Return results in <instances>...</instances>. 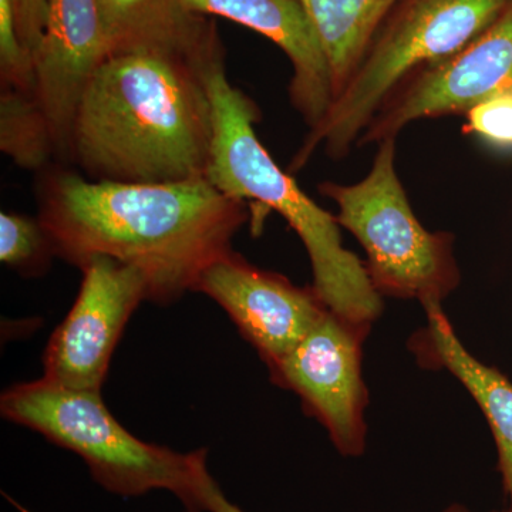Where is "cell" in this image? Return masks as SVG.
I'll list each match as a JSON object with an SVG mask.
<instances>
[{"label": "cell", "instance_id": "1", "mask_svg": "<svg viewBox=\"0 0 512 512\" xmlns=\"http://www.w3.org/2000/svg\"><path fill=\"white\" fill-rule=\"evenodd\" d=\"M245 201L207 178L167 184L94 181L47 168L37 220L55 254L82 268L96 256L146 276L148 301L167 305L194 291L201 275L232 254L248 220Z\"/></svg>", "mask_w": 512, "mask_h": 512}, {"label": "cell", "instance_id": "2", "mask_svg": "<svg viewBox=\"0 0 512 512\" xmlns=\"http://www.w3.org/2000/svg\"><path fill=\"white\" fill-rule=\"evenodd\" d=\"M204 70L170 57H107L80 101L67 160L94 181L204 178L214 137Z\"/></svg>", "mask_w": 512, "mask_h": 512}, {"label": "cell", "instance_id": "3", "mask_svg": "<svg viewBox=\"0 0 512 512\" xmlns=\"http://www.w3.org/2000/svg\"><path fill=\"white\" fill-rule=\"evenodd\" d=\"M204 79L214 126L205 178L229 197L255 201L284 217L308 251L313 291L340 318L372 325L382 313V296L365 264L343 247L336 218L311 200L262 146L255 131L261 113L228 79L224 56L205 67Z\"/></svg>", "mask_w": 512, "mask_h": 512}, {"label": "cell", "instance_id": "4", "mask_svg": "<svg viewBox=\"0 0 512 512\" xmlns=\"http://www.w3.org/2000/svg\"><path fill=\"white\" fill-rule=\"evenodd\" d=\"M0 413L82 457L110 493L133 497L167 490L188 510L201 511L202 495L214 480L207 450L181 454L138 440L114 419L96 390L69 389L42 377L5 390Z\"/></svg>", "mask_w": 512, "mask_h": 512}, {"label": "cell", "instance_id": "5", "mask_svg": "<svg viewBox=\"0 0 512 512\" xmlns=\"http://www.w3.org/2000/svg\"><path fill=\"white\" fill-rule=\"evenodd\" d=\"M507 5V0H407L375 37L322 121L309 130L292 170L308 163L319 147L329 157L346 156L397 90L474 42Z\"/></svg>", "mask_w": 512, "mask_h": 512}, {"label": "cell", "instance_id": "6", "mask_svg": "<svg viewBox=\"0 0 512 512\" xmlns=\"http://www.w3.org/2000/svg\"><path fill=\"white\" fill-rule=\"evenodd\" d=\"M336 221L360 242L366 271L380 296L443 301L460 284L454 239L427 231L412 210L396 171V138L380 141L369 174L359 183H323Z\"/></svg>", "mask_w": 512, "mask_h": 512}, {"label": "cell", "instance_id": "7", "mask_svg": "<svg viewBox=\"0 0 512 512\" xmlns=\"http://www.w3.org/2000/svg\"><path fill=\"white\" fill-rule=\"evenodd\" d=\"M369 329L328 309L288 355L268 367L278 386L301 397L306 412L325 426L343 456L357 457L365 450L362 345Z\"/></svg>", "mask_w": 512, "mask_h": 512}, {"label": "cell", "instance_id": "8", "mask_svg": "<svg viewBox=\"0 0 512 512\" xmlns=\"http://www.w3.org/2000/svg\"><path fill=\"white\" fill-rule=\"evenodd\" d=\"M76 302L43 355V379L57 386L100 392L128 319L148 301V282L134 266L96 256L82 266Z\"/></svg>", "mask_w": 512, "mask_h": 512}, {"label": "cell", "instance_id": "9", "mask_svg": "<svg viewBox=\"0 0 512 512\" xmlns=\"http://www.w3.org/2000/svg\"><path fill=\"white\" fill-rule=\"evenodd\" d=\"M512 94V5L457 55L417 74L384 103L357 144L396 138L413 121L468 113Z\"/></svg>", "mask_w": 512, "mask_h": 512}, {"label": "cell", "instance_id": "10", "mask_svg": "<svg viewBox=\"0 0 512 512\" xmlns=\"http://www.w3.org/2000/svg\"><path fill=\"white\" fill-rule=\"evenodd\" d=\"M218 303L266 363L275 365L328 311L313 288H299L285 276L262 271L229 254L211 265L195 285Z\"/></svg>", "mask_w": 512, "mask_h": 512}, {"label": "cell", "instance_id": "11", "mask_svg": "<svg viewBox=\"0 0 512 512\" xmlns=\"http://www.w3.org/2000/svg\"><path fill=\"white\" fill-rule=\"evenodd\" d=\"M107 57L96 0H47L45 32L35 55V97L60 160H67L83 94Z\"/></svg>", "mask_w": 512, "mask_h": 512}, {"label": "cell", "instance_id": "12", "mask_svg": "<svg viewBox=\"0 0 512 512\" xmlns=\"http://www.w3.org/2000/svg\"><path fill=\"white\" fill-rule=\"evenodd\" d=\"M192 13L220 16L272 40L292 64L291 103L309 130L328 113L335 90L319 37L301 0H184Z\"/></svg>", "mask_w": 512, "mask_h": 512}, {"label": "cell", "instance_id": "13", "mask_svg": "<svg viewBox=\"0 0 512 512\" xmlns=\"http://www.w3.org/2000/svg\"><path fill=\"white\" fill-rule=\"evenodd\" d=\"M111 56L151 55L207 67L224 56L214 26L184 0H96Z\"/></svg>", "mask_w": 512, "mask_h": 512}, {"label": "cell", "instance_id": "14", "mask_svg": "<svg viewBox=\"0 0 512 512\" xmlns=\"http://www.w3.org/2000/svg\"><path fill=\"white\" fill-rule=\"evenodd\" d=\"M427 326L410 340L421 366L441 367L463 383L490 424L498 453V471L512 507V383L500 370L484 365L460 342L441 309V301L421 302Z\"/></svg>", "mask_w": 512, "mask_h": 512}, {"label": "cell", "instance_id": "15", "mask_svg": "<svg viewBox=\"0 0 512 512\" xmlns=\"http://www.w3.org/2000/svg\"><path fill=\"white\" fill-rule=\"evenodd\" d=\"M400 0H301L328 59L335 97ZM333 97V100H335ZM333 103V101H332Z\"/></svg>", "mask_w": 512, "mask_h": 512}, {"label": "cell", "instance_id": "16", "mask_svg": "<svg viewBox=\"0 0 512 512\" xmlns=\"http://www.w3.org/2000/svg\"><path fill=\"white\" fill-rule=\"evenodd\" d=\"M0 150L29 171L47 170L57 158L52 131L35 94L0 92Z\"/></svg>", "mask_w": 512, "mask_h": 512}, {"label": "cell", "instance_id": "17", "mask_svg": "<svg viewBox=\"0 0 512 512\" xmlns=\"http://www.w3.org/2000/svg\"><path fill=\"white\" fill-rule=\"evenodd\" d=\"M55 254L46 229L37 218L0 214V261L20 274L39 275Z\"/></svg>", "mask_w": 512, "mask_h": 512}, {"label": "cell", "instance_id": "18", "mask_svg": "<svg viewBox=\"0 0 512 512\" xmlns=\"http://www.w3.org/2000/svg\"><path fill=\"white\" fill-rule=\"evenodd\" d=\"M0 83L35 94V60L20 40L12 0H0Z\"/></svg>", "mask_w": 512, "mask_h": 512}, {"label": "cell", "instance_id": "19", "mask_svg": "<svg viewBox=\"0 0 512 512\" xmlns=\"http://www.w3.org/2000/svg\"><path fill=\"white\" fill-rule=\"evenodd\" d=\"M467 130L495 147L512 150V94L478 104L467 113Z\"/></svg>", "mask_w": 512, "mask_h": 512}, {"label": "cell", "instance_id": "20", "mask_svg": "<svg viewBox=\"0 0 512 512\" xmlns=\"http://www.w3.org/2000/svg\"><path fill=\"white\" fill-rule=\"evenodd\" d=\"M16 25L23 46L35 60L47 18V0H12Z\"/></svg>", "mask_w": 512, "mask_h": 512}, {"label": "cell", "instance_id": "21", "mask_svg": "<svg viewBox=\"0 0 512 512\" xmlns=\"http://www.w3.org/2000/svg\"><path fill=\"white\" fill-rule=\"evenodd\" d=\"M201 511L210 512H244L237 505L227 500L222 494L221 488L215 481L208 485L207 490L204 491L201 501Z\"/></svg>", "mask_w": 512, "mask_h": 512}, {"label": "cell", "instance_id": "22", "mask_svg": "<svg viewBox=\"0 0 512 512\" xmlns=\"http://www.w3.org/2000/svg\"><path fill=\"white\" fill-rule=\"evenodd\" d=\"M443 512H471V511H468L467 508L464 507V505L451 504L450 507H447L446 510H444ZM497 512H512V507L510 508V510L497 511Z\"/></svg>", "mask_w": 512, "mask_h": 512}, {"label": "cell", "instance_id": "23", "mask_svg": "<svg viewBox=\"0 0 512 512\" xmlns=\"http://www.w3.org/2000/svg\"><path fill=\"white\" fill-rule=\"evenodd\" d=\"M6 498H8L10 504L15 505L16 510H18L20 512H32V511L26 510L25 507H22V505L16 503V501L12 500V498H10V497H6Z\"/></svg>", "mask_w": 512, "mask_h": 512}, {"label": "cell", "instance_id": "24", "mask_svg": "<svg viewBox=\"0 0 512 512\" xmlns=\"http://www.w3.org/2000/svg\"><path fill=\"white\" fill-rule=\"evenodd\" d=\"M508 5H512V0H507Z\"/></svg>", "mask_w": 512, "mask_h": 512}, {"label": "cell", "instance_id": "25", "mask_svg": "<svg viewBox=\"0 0 512 512\" xmlns=\"http://www.w3.org/2000/svg\"><path fill=\"white\" fill-rule=\"evenodd\" d=\"M187 512H200V511H197V510H188Z\"/></svg>", "mask_w": 512, "mask_h": 512}]
</instances>
